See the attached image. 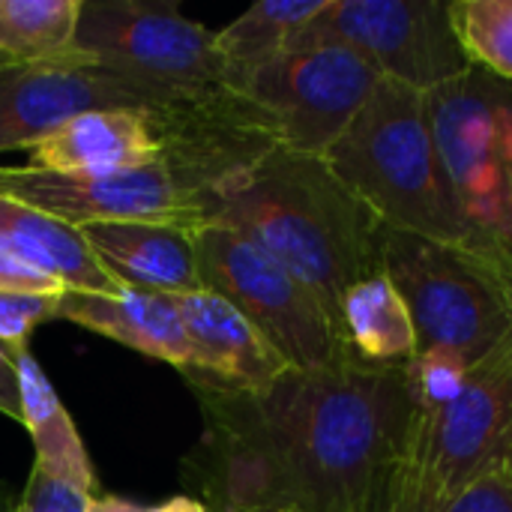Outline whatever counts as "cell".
<instances>
[{
    "label": "cell",
    "mask_w": 512,
    "mask_h": 512,
    "mask_svg": "<svg viewBox=\"0 0 512 512\" xmlns=\"http://www.w3.org/2000/svg\"><path fill=\"white\" fill-rule=\"evenodd\" d=\"M87 501H90L87 495H81L33 468L12 512H87Z\"/></svg>",
    "instance_id": "obj_25"
},
{
    "label": "cell",
    "mask_w": 512,
    "mask_h": 512,
    "mask_svg": "<svg viewBox=\"0 0 512 512\" xmlns=\"http://www.w3.org/2000/svg\"><path fill=\"white\" fill-rule=\"evenodd\" d=\"M381 270L408 303L417 354L444 351L477 366L512 336V249L384 228Z\"/></svg>",
    "instance_id": "obj_4"
},
{
    "label": "cell",
    "mask_w": 512,
    "mask_h": 512,
    "mask_svg": "<svg viewBox=\"0 0 512 512\" xmlns=\"http://www.w3.org/2000/svg\"><path fill=\"white\" fill-rule=\"evenodd\" d=\"M201 285L246 315L291 369H339L345 345L321 300L276 258L225 225L195 231Z\"/></svg>",
    "instance_id": "obj_8"
},
{
    "label": "cell",
    "mask_w": 512,
    "mask_h": 512,
    "mask_svg": "<svg viewBox=\"0 0 512 512\" xmlns=\"http://www.w3.org/2000/svg\"><path fill=\"white\" fill-rule=\"evenodd\" d=\"M327 0H261L249 6L228 27L216 30V48L228 69V84L261 66L264 60L282 54L291 39L324 9Z\"/></svg>",
    "instance_id": "obj_21"
},
{
    "label": "cell",
    "mask_w": 512,
    "mask_h": 512,
    "mask_svg": "<svg viewBox=\"0 0 512 512\" xmlns=\"http://www.w3.org/2000/svg\"><path fill=\"white\" fill-rule=\"evenodd\" d=\"M510 447L512 336L468 372L450 402L414 405L375 512H444Z\"/></svg>",
    "instance_id": "obj_5"
},
{
    "label": "cell",
    "mask_w": 512,
    "mask_h": 512,
    "mask_svg": "<svg viewBox=\"0 0 512 512\" xmlns=\"http://www.w3.org/2000/svg\"><path fill=\"white\" fill-rule=\"evenodd\" d=\"M324 159L387 228L456 243L477 240L447 183L426 93L381 78Z\"/></svg>",
    "instance_id": "obj_3"
},
{
    "label": "cell",
    "mask_w": 512,
    "mask_h": 512,
    "mask_svg": "<svg viewBox=\"0 0 512 512\" xmlns=\"http://www.w3.org/2000/svg\"><path fill=\"white\" fill-rule=\"evenodd\" d=\"M255 512H285V510H255Z\"/></svg>",
    "instance_id": "obj_32"
},
{
    "label": "cell",
    "mask_w": 512,
    "mask_h": 512,
    "mask_svg": "<svg viewBox=\"0 0 512 512\" xmlns=\"http://www.w3.org/2000/svg\"><path fill=\"white\" fill-rule=\"evenodd\" d=\"M21 66H27V63H21L15 54H9V51L0 45V72H6V69H21Z\"/></svg>",
    "instance_id": "obj_31"
},
{
    "label": "cell",
    "mask_w": 512,
    "mask_h": 512,
    "mask_svg": "<svg viewBox=\"0 0 512 512\" xmlns=\"http://www.w3.org/2000/svg\"><path fill=\"white\" fill-rule=\"evenodd\" d=\"M183 462L210 512H375L414 414L408 369H288L261 393L192 390Z\"/></svg>",
    "instance_id": "obj_1"
},
{
    "label": "cell",
    "mask_w": 512,
    "mask_h": 512,
    "mask_svg": "<svg viewBox=\"0 0 512 512\" xmlns=\"http://www.w3.org/2000/svg\"><path fill=\"white\" fill-rule=\"evenodd\" d=\"M450 24L471 69L512 81V0H456Z\"/></svg>",
    "instance_id": "obj_22"
},
{
    "label": "cell",
    "mask_w": 512,
    "mask_h": 512,
    "mask_svg": "<svg viewBox=\"0 0 512 512\" xmlns=\"http://www.w3.org/2000/svg\"><path fill=\"white\" fill-rule=\"evenodd\" d=\"M147 512H210V510H207V504H204L201 498H195V495H174V498H168V501H162V504L150 507Z\"/></svg>",
    "instance_id": "obj_29"
},
{
    "label": "cell",
    "mask_w": 512,
    "mask_h": 512,
    "mask_svg": "<svg viewBox=\"0 0 512 512\" xmlns=\"http://www.w3.org/2000/svg\"><path fill=\"white\" fill-rule=\"evenodd\" d=\"M324 42L357 51L381 78L420 93L471 69L450 24V3L438 0H327L288 48Z\"/></svg>",
    "instance_id": "obj_10"
},
{
    "label": "cell",
    "mask_w": 512,
    "mask_h": 512,
    "mask_svg": "<svg viewBox=\"0 0 512 512\" xmlns=\"http://www.w3.org/2000/svg\"><path fill=\"white\" fill-rule=\"evenodd\" d=\"M75 48L99 69L171 99L228 84L216 33L177 0H81Z\"/></svg>",
    "instance_id": "obj_7"
},
{
    "label": "cell",
    "mask_w": 512,
    "mask_h": 512,
    "mask_svg": "<svg viewBox=\"0 0 512 512\" xmlns=\"http://www.w3.org/2000/svg\"><path fill=\"white\" fill-rule=\"evenodd\" d=\"M87 512H147V507H141V504H135L129 498H120V495L99 492V495H93L87 501Z\"/></svg>",
    "instance_id": "obj_28"
},
{
    "label": "cell",
    "mask_w": 512,
    "mask_h": 512,
    "mask_svg": "<svg viewBox=\"0 0 512 512\" xmlns=\"http://www.w3.org/2000/svg\"><path fill=\"white\" fill-rule=\"evenodd\" d=\"M60 294H18L0 291V351L15 357L30 351V336L39 324L54 321Z\"/></svg>",
    "instance_id": "obj_23"
},
{
    "label": "cell",
    "mask_w": 512,
    "mask_h": 512,
    "mask_svg": "<svg viewBox=\"0 0 512 512\" xmlns=\"http://www.w3.org/2000/svg\"><path fill=\"white\" fill-rule=\"evenodd\" d=\"M0 291H18V294H63V288L54 279H48L45 273L27 267L21 258H15L3 246H0Z\"/></svg>",
    "instance_id": "obj_26"
},
{
    "label": "cell",
    "mask_w": 512,
    "mask_h": 512,
    "mask_svg": "<svg viewBox=\"0 0 512 512\" xmlns=\"http://www.w3.org/2000/svg\"><path fill=\"white\" fill-rule=\"evenodd\" d=\"M0 198L42 210L75 228L93 222H153L198 231L207 225V195L192 189L165 159L120 174L0 168Z\"/></svg>",
    "instance_id": "obj_11"
},
{
    "label": "cell",
    "mask_w": 512,
    "mask_h": 512,
    "mask_svg": "<svg viewBox=\"0 0 512 512\" xmlns=\"http://www.w3.org/2000/svg\"><path fill=\"white\" fill-rule=\"evenodd\" d=\"M426 111L465 225L512 249V81L468 69L429 90Z\"/></svg>",
    "instance_id": "obj_6"
},
{
    "label": "cell",
    "mask_w": 512,
    "mask_h": 512,
    "mask_svg": "<svg viewBox=\"0 0 512 512\" xmlns=\"http://www.w3.org/2000/svg\"><path fill=\"white\" fill-rule=\"evenodd\" d=\"M207 225H225L285 270L324 306L336 333L348 288L381 270L384 222L333 174L324 156L285 147L207 198Z\"/></svg>",
    "instance_id": "obj_2"
},
{
    "label": "cell",
    "mask_w": 512,
    "mask_h": 512,
    "mask_svg": "<svg viewBox=\"0 0 512 512\" xmlns=\"http://www.w3.org/2000/svg\"><path fill=\"white\" fill-rule=\"evenodd\" d=\"M57 318L105 336L123 348H132L150 360L168 363L180 375H186L189 369V339L174 297L129 288L120 294L63 291Z\"/></svg>",
    "instance_id": "obj_16"
},
{
    "label": "cell",
    "mask_w": 512,
    "mask_h": 512,
    "mask_svg": "<svg viewBox=\"0 0 512 512\" xmlns=\"http://www.w3.org/2000/svg\"><path fill=\"white\" fill-rule=\"evenodd\" d=\"M81 0H0V45L27 66L90 63L75 48Z\"/></svg>",
    "instance_id": "obj_20"
},
{
    "label": "cell",
    "mask_w": 512,
    "mask_h": 512,
    "mask_svg": "<svg viewBox=\"0 0 512 512\" xmlns=\"http://www.w3.org/2000/svg\"><path fill=\"white\" fill-rule=\"evenodd\" d=\"M0 246L21 258L27 267L54 279L63 291H126L102 270L81 228L9 198H0Z\"/></svg>",
    "instance_id": "obj_17"
},
{
    "label": "cell",
    "mask_w": 512,
    "mask_h": 512,
    "mask_svg": "<svg viewBox=\"0 0 512 512\" xmlns=\"http://www.w3.org/2000/svg\"><path fill=\"white\" fill-rule=\"evenodd\" d=\"M339 339L357 366L408 369L417 357V330L393 279L378 270L348 288L339 309Z\"/></svg>",
    "instance_id": "obj_19"
},
{
    "label": "cell",
    "mask_w": 512,
    "mask_h": 512,
    "mask_svg": "<svg viewBox=\"0 0 512 512\" xmlns=\"http://www.w3.org/2000/svg\"><path fill=\"white\" fill-rule=\"evenodd\" d=\"M18 375V399H21V426L30 432L36 462L33 468L45 477L93 498L99 495V480L87 447L66 414L54 384L42 372L39 360L30 351L9 357Z\"/></svg>",
    "instance_id": "obj_18"
},
{
    "label": "cell",
    "mask_w": 512,
    "mask_h": 512,
    "mask_svg": "<svg viewBox=\"0 0 512 512\" xmlns=\"http://www.w3.org/2000/svg\"><path fill=\"white\" fill-rule=\"evenodd\" d=\"M81 234L102 270L129 291L192 294L201 291L195 231L153 222H93Z\"/></svg>",
    "instance_id": "obj_15"
},
{
    "label": "cell",
    "mask_w": 512,
    "mask_h": 512,
    "mask_svg": "<svg viewBox=\"0 0 512 512\" xmlns=\"http://www.w3.org/2000/svg\"><path fill=\"white\" fill-rule=\"evenodd\" d=\"M177 102L93 63L21 66L0 72V153L33 150L45 135L87 111L159 108Z\"/></svg>",
    "instance_id": "obj_12"
},
{
    "label": "cell",
    "mask_w": 512,
    "mask_h": 512,
    "mask_svg": "<svg viewBox=\"0 0 512 512\" xmlns=\"http://www.w3.org/2000/svg\"><path fill=\"white\" fill-rule=\"evenodd\" d=\"M18 504V495L12 492L9 483H0V512H12Z\"/></svg>",
    "instance_id": "obj_30"
},
{
    "label": "cell",
    "mask_w": 512,
    "mask_h": 512,
    "mask_svg": "<svg viewBox=\"0 0 512 512\" xmlns=\"http://www.w3.org/2000/svg\"><path fill=\"white\" fill-rule=\"evenodd\" d=\"M174 306L189 339L192 360L183 375L189 390L261 393L291 369L267 336L219 294L207 288L177 294Z\"/></svg>",
    "instance_id": "obj_13"
},
{
    "label": "cell",
    "mask_w": 512,
    "mask_h": 512,
    "mask_svg": "<svg viewBox=\"0 0 512 512\" xmlns=\"http://www.w3.org/2000/svg\"><path fill=\"white\" fill-rule=\"evenodd\" d=\"M378 81L381 75L357 51L324 42L264 60L237 81V90L267 117L279 147L327 156Z\"/></svg>",
    "instance_id": "obj_9"
},
{
    "label": "cell",
    "mask_w": 512,
    "mask_h": 512,
    "mask_svg": "<svg viewBox=\"0 0 512 512\" xmlns=\"http://www.w3.org/2000/svg\"><path fill=\"white\" fill-rule=\"evenodd\" d=\"M0 414L21 423V399H18V375L12 360L0 351Z\"/></svg>",
    "instance_id": "obj_27"
},
{
    "label": "cell",
    "mask_w": 512,
    "mask_h": 512,
    "mask_svg": "<svg viewBox=\"0 0 512 512\" xmlns=\"http://www.w3.org/2000/svg\"><path fill=\"white\" fill-rule=\"evenodd\" d=\"M444 512H512V447L459 492Z\"/></svg>",
    "instance_id": "obj_24"
},
{
    "label": "cell",
    "mask_w": 512,
    "mask_h": 512,
    "mask_svg": "<svg viewBox=\"0 0 512 512\" xmlns=\"http://www.w3.org/2000/svg\"><path fill=\"white\" fill-rule=\"evenodd\" d=\"M165 129L156 108H108L66 120L45 135L24 168L48 174H120L159 165Z\"/></svg>",
    "instance_id": "obj_14"
}]
</instances>
